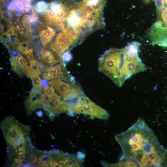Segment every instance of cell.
<instances>
[{"label": "cell", "instance_id": "cell-21", "mask_svg": "<svg viewBox=\"0 0 167 167\" xmlns=\"http://www.w3.org/2000/svg\"><path fill=\"white\" fill-rule=\"evenodd\" d=\"M21 0H12L7 6V9L11 13L14 12L19 7Z\"/></svg>", "mask_w": 167, "mask_h": 167}, {"label": "cell", "instance_id": "cell-8", "mask_svg": "<svg viewBox=\"0 0 167 167\" xmlns=\"http://www.w3.org/2000/svg\"><path fill=\"white\" fill-rule=\"evenodd\" d=\"M75 113L86 114L103 120H108L110 117L108 112L93 102L86 95L78 103Z\"/></svg>", "mask_w": 167, "mask_h": 167}, {"label": "cell", "instance_id": "cell-7", "mask_svg": "<svg viewBox=\"0 0 167 167\" xmlns=\"http://www.w3.org/2000/svg\"><path fill=\"white\" fill-rule=\"evenodd\" d=\"M134 158L139 167L167 166V150L160 144L152 151Z\"/></svg>", "mask_w": 167, "mask_h": 167}, {"label": "cell", "instance_id": "cell-1", "mask_svg": "<svg viewBox=\"0 0 167 167\" xmlns=\"http://www.w3.org/2000/svg\"><path fill=\"white\" fill-rule=\"evenodd\" d=\"M139 45L138 42L134 41L123 49L106 50L99 59V71L121 87L132 75L146 70L138 55Z\"/></svg>", "mask_w": 167, "mask_h": 167}, {"label": "cell", "instance_id": "cell-9", "mask_svg": "<svg viewBox=\"0 0 167 167\" xmlns=\"http://www.w3.org/2000/svg\"><path fill=\"white\" fill-rule=\"evenodd\" d=\"M42 74L43 78L47 80L59 79L70 84L76 83L74 77L69 73L63 62L54 66H48Z\"/></svg>", "mask_w": 167, "mask_h": 167}, {"label": "cell", "instance_id": "cell-16", "mask_svg": "<svg viewBox=\"0 0 167 167\" xmlns=\"http://www.w3.org/2000/svg\"><path fill=\"white\" fill-rule=\"evenodd\" d=\"M92 10L102 11L106 0H83Z\"/></svg>", "mask_w": 167, "mask_h": 167}, {"label": "cell", "instance_id": "cell-12", "mask_svg": "<svg viewBox=\"0 0 167 167\" xmlns=\"http://www.w3.org/2000/svg\"><path fill=\"white\" fill-rule=\"evenodd\" d=\"M148 39L153 45L167 47V28L153 25L147 34Z\"/></svg>", "mask_w": 167, "mask_h": 167}, {"label": "cell", "instance_id": "cell-17", "mask_svg": "<svg viewBox=\"0 0 167 167\" xmlns=\"http://www.w3.org/2000/svg\"><path fill=\"white\" fill-rule=\"evenodd\" d=\"M29 62V66L27 75L29 77L33 75H40L41 73L39 67V62L36 59H34Z\"/></svg>", "mask_w": 167, "mask_h": 167}, {"label": "cell", "instance_id": "cell-5", "mask_svg": "<svg viewBox=\"0 0 167 167\" xmlns=\"http://www.w3.org/2000/svg\"><path fill=\"white\" fill-rule=\"evenodd\" d=\"M35 149L31 143L15 148H6V166L31 167L35 159Z\"/></svg>", "mask_w": 167, "mask_h": 167}, {"label": "cell", "instance_id": "cell-29", "mask_svg": "<svg viewBox=\"0 0 167 167\" xmlns=\"http://www.w3.org/2000/svg\"><path fill=\"white\" fill-rule=\"evenodd\" d=\"M152 0L153 1H156V0Z\"/></svg>", "mask_w": 167, "mask_h": 167}, {"label": "cell", "instance_id": "cell-10", "mask_svg": "<svg viewBox=\"0 0 167 167\" xmlns=\"http://www.w3.org/2000/svg\"><path fill=\"white\" fill-rule=\"evenodd\" d=\"M48 96V99L43 109L48 112L51 119L62 113H67L66 104L58 94L55 93Z\"/></svg>", "mask_w": 167, "mask_h": 167}, {"label": "cell", "instance_id": "cell-22", "mask_svg": "<svg viewBox=\"0 0 167 167\" xmlns=\"http://www.w3.org/2000/svg\"><path fill=\"white\" fill-rule=\"evenodd\" d=\"M36 54L34 53L33 49L32 48L24 52L22 54L25 56L27 60L29 62L34 59H36Z\"/></svg>", "mask_w": 167, "mask_h": 167}, {"label": "cell", "instance_id": "cell-20", "mask_svg": "<svg viewBox=\"0 0 167 167\" xmlns=\"http://www.w3.org/2000/svg\"><path fill=\"white\" fill-rule=\"evenodd\" d=\"M2 42L7 48L10 49L11 46V41L10 34L7 32L2 33L1 35Z\"/></svg>", "mask_w": 167, "mask_h": 167}, {"label": "cell", "instance_id": "cell-13", "mask_svg": "<svg viewBox=\"0 0 167 167\" xmlns=\"http://www.w3.org/2000/svg\"><path fill=\"white\" fill-rule=\"evenodd\" d=\"M36 54L39 60L49 66L63 62L61 54L45 49H41Z\"/></svg>", "mask_w": 167, "mask_h": 167}, {"label": "cell", "instance_id": "cell-4", "mask_svg": "<svg viewBox=\"0 0 167 167\" xmlns=\"http://www.w3.org/2000/svg\"><path fill=\"white\" fill-rule=\"evenodd\" d=\"M77 0H54L48 3L47 9L39 14L44 22L54 27L60 24H67L68 15Z\"/></svg>", "mask_w": 167, "mask_h": 167}, {"label": "cell", "instance_id": "cell-15", "mask_svg": "<svg viewBox=\"0 0 167 167\" xmlns=\"http://www.w3.org/2000/svg\"><path fill=\"white\" fill-rule=\"evenodd\" d=\"M104 166L107 167H138V164L133 158L123 155L117 163L110 164L105 162H101Z\"/></svg>", "mask_w": 167, "mask_h": 167}, {"label": "cell", "instance_id": "cell-26", "mask_svg": "<svg viewBox=\"0 0 167 167\" xmlns=\"http://www.w3.org/2000/svg\"><path fill=\"white\" fill-rule=\"evenodd\" d=\"M49 82L46 79H43L41 81V84L43 88H45L47 86Z\"/></svg>", "mask_w": 167, "mask_h": 167}, {"label": "cell", "instance_id": "cell-28", "mask_svg": "<svg viewBox=\"0 0 167 167\" xmlns=\"http://www.w3.org/2000/svg\"><path fill=\"white\" fill-rule=\"evenodd\" d=\"M24 0L28 2H29L30 3H31L33 2V1H34L35 0Z\"/></svg>", "mask_w": 167, "mask_h": 167}, {"label": "cell", "instance_id": "cell-23", "mask_svg": "<svg viewBox=\"0 0 167 167\" xmlns=\"http://www.w3.org/2000/svg\"><path fill=\"white\" fill-rule=\"evenodd\" d=\"M62 58L63 62L65 64L71 60L72 56L70 52L67 50L63 53Z\"/></svg>", "mask_w": 167, "mask_h": 167}, {"label": "cell", "instance_id": "cell-18", "mask_svg": "<svg viewBox=\"0 0 167 167\" xmlns=\"http://www.w3.org/2000/svg\"><path fill=\"white\" fill-rule=\"evenodd\" d=\"M31 79L33 84V90L43 92L42 86L41 84V80L38 75H33L29 77Z\"/></svg>", "mask_w": 167, "mask_h": 167}, {"label": "cell", "instance_id": "cell-19", "mask_svg": "<svg viewBox=\"0 0 167 167\" xmlns=\"http://www.w3.org/2000/svg\"><path fill=\"white\" fill-rule=\"evenodd\" d=\"M48 3L45 1H40L37 2L34 5V8L39 14L43 13L47 8Z\"/></svg>", "mask_w": 167, "mask_h": 167}, {"label": "cell", "instance_id": "cell-27", "mask_svg": "<svg viewBox=\"0 0 167 167\" xmlns=\"http://www.w3.org/2000/svg\"><path fill=\"white\" fill-rule=\"evenodd\" d=\"M37 114L39 116H41L42 115V112L41 111H39L37 112Z\"/></svg>", "mask_w": 167, "mask_h": 167}, {"label": "cell", "instance_id": "cell-6", "mask_svg": "<svg viewBox=\"0 0 167 167\" xmlns=\"http://www.w3.org/2000/svg\"><path fill=\"white\" fill-rule=\"evenodd\" d=\"M49 167L83 166L85 154L80 152L76 154L64 152L59 150L49 151Z\"/></svg>", "mask_w": 167, "mask_h": 167}, {"label": "cell", "instance_id": "cell-25", "mask_svg": "<svg viewBox=\"0 0 167 167\" xmlns=\"http://www.w3.org/2000/svg\"><path fill=\"white\" fill-rule=\"evenodd\" d=\"M13 27L16 33L18 30L20 28L22 25L21 20L17 19L12 24Z\"/></svg>", "mask_w": 167, "mask_h": 167}, {"label": "cell", "instance_id": "cell-2", "mask_svg": "<svg viewBox=\"0 0 167 167\" xmlns=\"http://www.w3.org/2000/svg\"><path fill=\"white\" fill-rule=\"evenodd\" d=\"M115 139L123 155L133 158L152 151L160 144L153 131L141 118L126 131L117 134Z\"/></svg>", "mask_w": 167, "mask_h": 167}, {"label": "cell", "instance_id": "cell-24", "mask_svg": "<svg viewBox=\"0 0 167 167\" xmlns=\"http://www.w3.org/2000/svg\"><path fill=\"white\" fill-rule=\"evenodd\" d=\"M44 93L48 96L52 95L56 93L54 88L48 85L44 88Z\"/></svg>", "mask_w": 167, "mask_h": 167}, {"label": "cell", "instance_id": "cell-14", "mask_svg": "<svg viewBox=\"0 0 167 167\" xmlns=\"http://www.w3.org/2000/svg\"><path fill=\"white\" fill-rule=\"evenodd\" d=\"M49 84L54 88L58 94L62 96L75 87L76 84H71L59 79H53L50 81Z\"/></svg>", "mask_w": 167, "mask_h": 167}, {"label": "cell", "instance_id": "cell-11", "mask_svg": "<svg viewBox=\"0 0 167 167\" xmlns=\"http://www.w3.org/2000/svg\"><path fill=\"white\" fill-rule=\"evenodd\" d=\"M38 35L42 45L48 49L49 45L56 34V31L52 27L40 21L37 23Z\"/></svg>", "mask_w": 167, "mask_h": 167}, {"label": "cell", "instance_id": "cell-3", "mask_svg": "<svg viewBox=\"0 0 167 167\" xmlns=\"http://www.w3.org/2000/svg\"><path fill=\"white\" fill-rule=\"evenodd\" d=\"M0 127L6 148H15L31 143V126L22 124L14 117H6L1 122Z\"/></svg>", "mask_w": 167, "mask_h": 167}]
</instances>
